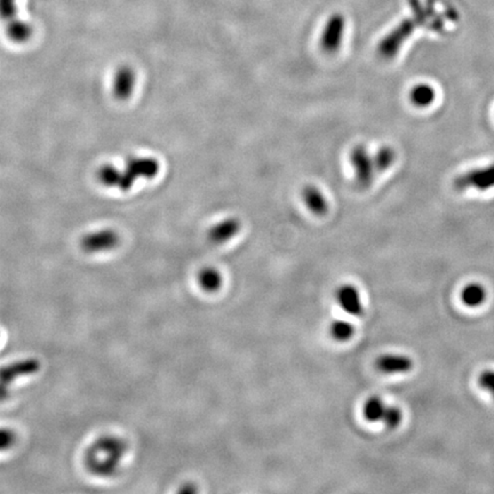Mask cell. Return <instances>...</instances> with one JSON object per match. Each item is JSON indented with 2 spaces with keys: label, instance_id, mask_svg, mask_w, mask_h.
<instances>
[{
  "label": "cell",
  "instance_id": "cell-1",
  "mask_svg": "<svg viewBox=\"0 0 494 494\" xmlns=\"http://www.w3.org/2000/svg\"><path fill=\"white\" fill-rule=\"evenodd\" d=\"M410 6L412 16L403 20L380 42L378 52L382 58L392 59L396 56L404 42L416 31V27L428 25V22H430V29L437 32L443 30V20L437 18L433 5H423L420 0H410Z\"/></svg>",
  "mask_w": 494,
  "mask_h": 494
},
{
  "label": "cell",
  "instance_id": "cell-2",
  "mask_svg": "<svg viewBox=\"0 0 494 494\" xmlns=\"http://www.w3.org/2000/svg\"><path fill=\"white\" fill-rule=\"evenodd\" d=\"M126 451V442L119 437L110 435L100 437L85 453V466L95 476H114Z\"/></svg>",
  "mask_w": 494,
  "mask_h": 494
},
{
  "label": "cell",
  "instance_id": "cell-3",
  "mask_svg": "<svg viewBox=\"0 0 494 494\" xmlns=\"http://www.w3.org/2000/svg\"><path fill=\"white\" fill-rule=\"evenodd\" d=\"M159 169V162L152 157H132L124 171H119L115 166L104 165L100 167L97 175L103 186L127 191L138 179L155 178Z\"/></svg>",
  "mask_w": 494,
  "mask_h": 494
},
{
  "label": "cell",
  "instance_id": "cell-4",
  "mask_svg": "<svg viewBox=\"0 0 494 494\" xmlns=\"http://www.w3.org/2000/svg\"><path fill=\"white\" fill-rule=\"evenodd\" d=\"M455 189L459 191L464 190L476 189L478 191H486V190L494 188V164L474 169L471 171L464 173L458 178H455L453 182Z\"/></svg>",
  "mask_w": 494,
  "mask_h": 494
},
{
  "label": "cell",
  "instance_id": "cell-5",
  "mask_svg": "<svg viewBox=\"0 0 494 494\" xmlns=\"http://www.w3.org/2000/svg\"><path fill=\"white\" fill-rule=\"evenodd\" d=\"M350 162L355 171L356 182L359 187L368 188L373 181L374 160L364 145H356L350 152Z\"/></svg>",
  "mask_w": 494,
  "mask_h": 494
},
{
  "label": "cell",
  "instance_id": "cell-6",
  "mask_svg": "<svg viewBox=\"0 0 494 494\" xmlns=\"http://www.w3.org/2000/svg\"><path fill=\"white\" fill-rule=\"evenodd\" d=\"M346 31V18L340 13L332 14L323 30L320 46L327 53H335L340 49Z\"/></svg>",
  "mask_w": 494,
  "mask_h": 494
},
{
  "label": "cell",
  "instance_id": "cell-7",
  "mask_svg": "<svg viewBox=\"0 0 494 494\" xmlns=\"http://www.w3.org/2000/svg\"><path fill=\"white\" fill-rule=\"evenodd\" d=\"M119 244V236L115 230L103 229L83 237L80 247L86 253H101L114 250Z\"/></svg>",
  "mask_w": 494,
  "mask_h": 494
},
{
  "label": "cell",
  "instance_id": "cell-8",
  "mask_svg": "<svg viewBox=\"0 0 494 494\" xmlns=\"http://www.w3.org/2000/svg\"><path fill=\"white\" fill-rule=\"evenodd\" d=\"M40 362L36 359H27L5 365L0 368V382L7 386L18 378L29 377L40 372Z\"/></svg>",
  "mask_w": 494,
  "mask_h": 494
},
{
  "label": "cell",
  "instance_id": "cell-9",
  "mask_svg": "<svg viewBox=\"0 0 494 494\" xmlns=\"http://www.w3.org/2000/svg\"><path fill=\"white\" fill-rule=\"evenodd\" d=\"M135 73L131 66L119 68L116 73L114 85H112V91L116 99L121 101L130 99L135 88Z\"/></svg>",
  "mask_w": 494,
  "mask_h": 494
},
{
  "label": "cell",
  "instance_id": "cell-10",
  "mask_svg": "<svg viewBox=\"0 0 494 494\" xmlns=\"http://www.w3.org/2000/svg\"><path fill=\"white\" fill-rule=\"evenodd\" d=\"M337 302L351 316H361L364 311L359 289L351 285H344L337 291Z\"/></svg>",
  "mask_w": 494,
  "mask_h": 494
},
{
  "label": "cell",
  "instance_id": "cell-11",
  "mask_svg": "<svg viewBox=\"0 0 494 494\" xmlns=\"http://www.w3.org/2000/svg\"><path fill=\"white\" fill-rule=\"evenodd\" d=\"M378 370L386 374H402L410 372L413 368V361L410 357L404 355H387L380 356L377 363Z\"/></svg>",
  "mask_w": 494,
  "mask_h": 494
},
{
  "label": "cell",
  "instance_id": "cell-12",
  "mask_svg": "<svg viewBox=\"0 0 494 494\" xmlns=\"http://www.w3.org/2000/svg\"><path fill=\"white\" fill-rule=\"evenodd\" d=\"M241 223L236 217H228L212 227L208 231V239L215 244H222L234 239L241 231Z\"/></svg>",
  "mask_w": 494,
  "mask_h": 494
},
{
  "label": "cell",
  "instance_id": "cell-13",
  "mask_svg": "<svg viewBox=\"0 0 494 494\" xmlns=\"http://www.w3.org/2000/svg\"><path fill=\"white\" fill-rule=\"evenodd\" d=\"M302 198L308 210L315 215H325L329 211V202L324 193L315 186H307L302 190Z\"/></svg>",
  "mask_w": 494,
  "mask_h": 494
},
{
  "label": "cell",
  "instance_id": "cell-14",
  "mask_svg": "<svg viewBox=\"0 0 494 494\" xmlns=\"http://www.w3.org/2000/svg\"><path fill=\"white\" fill-rule=\"evenodd\" d=\"M436 99V91L429 84H418L411 90V102L419 108H426L434 103Z\"/></svg>",
  "mask_w": 494,
  "mask_h": 494
},
{
  "label": "cell",
  "instance_id": "cell-15",
  "mask_svg": "<svg viewBox=\"0 0 494 494\" xmlns=\"http://www.w3.org/2000/svg\"><path fill=\"white\" fill-rule=\"evenodd\" d=\"M388 405L379 397H370L363 406V416L368 422H382Z\"/></svg>",
  "mask_w": 494,
  "mask_h": 494
},
{
  "label": "cell",
  "instance_id": "cell-16",
  "mask_svg": "<svg viewBox=\"0 0 494 494\" xmlns=\"http://www.w3.org/2000/svg\"><path fill=\"white\" fill-rule=\"evenodd\" d=\"M32 35V28L25 23V22L18 20V18H13L8 22L7 25V36L9 40L13 42H27Z\"/></svg>",
  "mask_w": 494,
  "mask_h": 494
},
{
  "label": "cell",
  "instance_id": "cell-17",
  "mask_svg": "<svg viewBox=\"0 0 494 494\" xmlns=\"http://www.w3.org/2000/svg\"><path fill=\"white\" fill-rule=\"evenodd\" d=\"M486 299V289L479 284H470L462 289V300L468 307H478Z\"/></svg>",
  "mask_w": 494,
  "mask_h": 494
},
{
  "label": "cell",
  "instance_id": "cell-18",
  "mask_svg": "<svg viewBox=\"0 0 494 494\" xmlns=\"http://www.w3.org/2000/svg\"><path fill=\"white\" fill-rule=\"evenodd\" d=\"M199 287L206 292H217L222 285V276L215 268L203 269L198 275Z\"/></svg>",
  "mask_w": 494,
  "mask_h": 494
},
{
  "label": "cell",
  "instance_id": "cell-19",
  "mask_svg": "<svg viewBox=\"0 0 494 494\" xmlns=\"http://www.w3.org/2000/svg\"><path fill=\"white\" fill-rule=\"evenodd\" d=\"M373 160L375 169H378L380 172L387 171V169L392 167V164L395 163V150L390 148V147H382V148H380L378 150L377 154L373 157Z\"/></svg>",
  "mask_w": 494,
  "mask_h": 494
},
{
  "label": "cell",
  "instance_id": "cell-20",
  "mask_svg": "<svg viewBox=\"0 0 494 494\" xmlns=\"http://www.w3.org/2000/svg\"><path fill=\"white\" fill-rule=\"evenodd\" d=\"M330 332H331V335L335 338V340L344 342V341L350 340L351 337L355 335V327L351 323L346 322V320H337V322L332 323Z\"/></svg>",
  "mask_w": 494,
  "mask_h": 494
},
{
  "label": "cell",
  "instance_id": "cell-21",
  "mask_svg": "<svg viewBox=\"0 0 494 494\" xmlns=\"http://www.w3.org/2000/svg\"><path fill=\"white\" fill-rule=\"evenodd\" d=\"M402 418H403V414L399 409L395 406H388L382 422L389 428H396L397 426L401 425Z\"/></svg>",
  "mask_w": 494,
  "mask_h": 494
},
{
  "label": "cell",
  "instance_id": "cell-22",
  "mask_svg": "<svg viewBox=\"0 0 494 494\" xmlns=\"http://www.w3.org/2000/svg\"><path fill=\"white\" fill-rule=\"evenodd\" d=\"M478 385L483 390L488 392L494 398V370H483L479 374Z\"/></svg>",
  "mask_w": 494,
  "mask_h": 494
},
{
  "label": "cell",
  "instance_id": "cell-23",
  "mask_svg": "<svg viewBox=\"0 0 494 494\" xmlns=\"http://www.w3.org/2000/svg\"><path fill=\"white\" fill-rule=\"evenodd\" d=\"M16 0H0V16L4 20L11 21L13 18H16Z\"/></svg>",
  "mask_w": 494,
  "mask_h": 494
},
{
  "label": "cell",
  "instance_id": "cell-24",
  "mask_svg": "<svg viewBox=\"0 0 494 494\" xmlns=\"http://www.w3.org/2000/svg\"><path fill=\"white\" fill-rule=\"evenodd\" d=\"M16 442V436L12 430L6 428L0 429V452L11 449Z\"/></svg>",
  "mask_w": 494,
  "mask_h": 494
},
{
  "label": "cell",
  "instance_id": "cell-25",
  "mask_svg": "<svg viewBox=\"0 0 494 494\" xmlns=\"http://www.w3.org/2000/svg\"><path fill=\"white\" fill-rule=\"evenodd\" d=\"M180 493H195L197 492V488L193 486V484H184L180 490Z\"/></svg>",
  "mask_w": 494,
  "mask_h": 494
},
{
  "label": "cell",
  "instance_id": "cell-26",
  "mask_svg": "<svg viewBox=\"0 0 494 494\" xmlns=\"http://www.w3.org/2000/svg\"><path fill=\"white\" fill-rule=\"evenodd\" d=\"M8 396V392H7L6 386L0 382V401H4L5 398Z\"/></svg>",
  "mask_w": 494,
  "mask_h": 494
}]
</instances>
